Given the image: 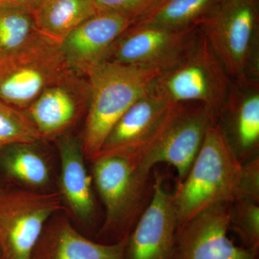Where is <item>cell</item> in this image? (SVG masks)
Segmentation results:
<instances>
[{
	"label": "cell",
	"mask_w": 259,
	"mask_h": 259,
	"mask_svg": "<svg viewBox=\"0 0 259 259\" xmlns=\"http://www.w3.org/2000/svg\"><path fill=\"white\" fill-rule=\"evenodd\" d=\"M231 205L215 204L177 227L174 259H258L259 250L230 238Z\"/></svg>",
	"instance_id": "30bf717a"
},
{
	"label": "cell",
	"mask_w": 259,
	"mask_h": 259,
	"mask_svg": "<svg viewBox=\"0 0 259 259\" xmlns=\"http://www.w3.org/2000/svg\"><path fill=\"white\" fill-rule=\"evenodd\" d=\"M97 13L94 0H42L32 13L37 30L58 44Z\"/></svg>",
	"instance_id": "ac0fdd59"
},
{
	"label": "cell",
	"mask_w": 259,
	"mask_h": 259,
	"mask_svg": "<svg viewBox=\"0 0 259 259\" xmlns=\"http://www.w3.org/2000/svg\"><path fill=\"white\" fill-rule=\"evenodd\" d=\"M177 219L173 194L154 174L151 202L127 238L126 259H174Z\"/></svg>",
	"instance_id": "4fadbf2b"
},
{
	"label": "cell",
	"mask_w": 259,
	"mask_h": 259,
	"mask_svg": "<svg viewBox=\"0 0 259 259\" xmlns=\"http://www.w3.org/2000/svg\"><path fill=\"white\" fill-rule=\"evenodd\" d=\"M239 199H248L259 203L258 156L242 164L236 200Z\"/></svg>",
	"instance_id": "d4e9b609"
},
{
	"label": "cell",
	"mask_w": 259,
	"mask_h": 259,
	"mask_svg": "<svg viewBox=\"0 0 259 259\" xmlns=\"http://www.w3.org/2000/svg\"><path fill=\"white\" fill-rule=\"evenodd\" d=\"M222 0H161L134 23L171 30H191L201 26Z\"/></svg>",
	"instance_id": "d6986e66"
},
{
	"label": "cell",
	"mask_w": 259,
	"mask_h": 259,
	"mask_svg": "<svg viewBox=\"0 0 259 259\" xmlns=\"http://www.w3.org/2000/svg\"><path fill=\"white\" fill-rule=\"evenodd\" d=\"M173 105L150 90L116 122L97 156H125L140 164L161 134Z\"/></svg>",
	"instance_id": "8fae6325"
},
{
	"label": "cell",
	"mask_w": 259,
	"mask_h": 259,
	"mask_svg": "<svg viewBox=\"0 0 259 259\" xmlns=\"http://www.w3.org/2000/svg\"><path fill=\"white\" fill-rule=\"evenodd\" d=\"M127 238L114 243L93 241L67 218L53 217L44 228L31 259H126Z\"/></svg>",
	"instance_id": "2e32d148"
},
{
	"label": "cell",
	"mask_w": 259,
	"mask_h": 259,
	"mask_svg": "<svg viewBox=\"0 0 259 259\" xmlns=\"http://www.w3.org/2000/svg\"><path fill=\"white\" fill-rule=\"evenodd\" d=\"M231 83L226 69L199 28L180 59L158 73L151 90L171 105L202 104L218 118Z\"/></svg>",
	"instance_id": "277c9868"
},
{
	"label": "cell",
	"mask_w": 259,
	"mask_h": 259,
	"mask_svg": "<svg viewBox=\"0 0 259 259\" xmlns=\"http://www.w3.org/2000/svg\"><path fill=\"white\" fill-rule=\"evenodd\" d=\"M36 144L8 146L3 149L4 151L2 157V163L7 175L32 190L46 187L51 180L49 164L35 147Z\"/></svg>",
	"instance_id": "ffe728a7"
},
{
	"label": "cell",
	"mask_w": 259,
	"mask_h": 259,
	"mask_svg": "<svg viewBox=\"0 0 259 259\" xmlns=\"http://www.w3.org/2000/svg\"><path fill=\"white\" fill-rule=\"evenodd\" d=\"M239 236L242 245L259 250V205L248 199L233 201L231 205V231Z\"/></svg>",
	"instance_id": "603a6c76"
},
{
	"label": "cell",
	"mask_w": 259,
	"mask_h": 259,
	"mask_svg": "<svg viewBox=\"0 0 259 259\" xmlns=\"http://www.w3.org/2000/svg\"><path fill=\"white\" fill-rule=\"evenodd\" d=\"M42 0H0V6L22 8L33 13Z\"/></svg>",
	"instance_id": "484cf974"
},
{
	"label": "cell",
	"mask_w": 259,
	"mask_h": 259,
	"mask_svg": "<svg viewBox=\"0 0 259 259\" xmlns=\"http://www.w3.org/2000/svg\"><path fill=\"white\" fill-rule=\"evenodd\" d=\"M216 119L202 104H175L161 134L140 166L153 171L158 163H168L177 170L178 183L182 182L198 154L207 130Z\"/></svg>",
	"instance_id": "ba28073f"
},
{
	"label": "cell",
	"mask_w": 259,
	"mask_h": 259,
	"mask_svg": "<svg viewBox=\"0 0 259 259\" xmlns=\"http://www.w3.org/2000/svg\"><path fill=\"white\" fill-rule=\"evenodd\" d=\"M42 35L32 13L22 8L0 6V61L28 49Z\"/></svg>",
	"instance_id": "44dd1931"
},
{
	"label": "cell",
	"mask_w": 259,
	"mask_h": 259,
	"mask_svg": "<svg viewBox=\"0 0 259 259\" xmlns=\"http://www.w3.org/2000/svg\"><path fill=\"white\" fill-rule=\"evenodd\" d=\"M93 180L105 209L98 242L125 239L151 202L154 175L125 156L99 155L92 161Z\"/></svg>",
	"instance_id": "3957f363"
},
{
	"label": "cell",
	"mask_w": 259,
	"mask_h": 259,
	"mask_svg": "<svg viewBox=\"0 0 259 259\" xmlns=\"http://www.w3.org/2000/svg\"><path fill=\"white\" fill-rule=\"evenodd\" d=\"M59 192L0 189V250L3 259H31L48 222L64 209Z\"/></svg>",
	"instance_id": "8992f818"
},
{
	"label": "cell",
	"mask_w": 259,
	"mask_h": 259,
	"mask_svg": "<svg viewBox=\"0 0 259 259\" xmlns=\"http://www.w3.org/2000/svg\"><path fill=\"white\" fill-rule=\"evenodd\" d=\"M41 140L25 112L0 100V151L15 144H36Z\"/></svg>",
	"instance_id": "7402d4cb"
},
{
	"label": "cell",
	"mask_w": 259,
	"mask_h": 259,
	"mask_svg": "<svg viewBox=\"0 0 259 259\" xmlns=\"http://www.w3.org/2000/svg\"><path fill=\"white\" fill-rule=\"evenodd\" d=\"M0 259H3V258H2L1 250H0Z\"/></svg>",
	"instance_id": "4316f807"
},
{
	"label": "cell",
	"mask_w": 259,
	"mask_h": 259,
	"mask_svg": "<svg viewBox=\"0 0 259 259\" xmlns=\"http://www.w3.org/2000/svg\"><path fill=\"white\" fill-rule=\"evenodd\" d=\"M89 100L88 78L71 69L46 88L24 112L42 140L58 139L87 112Z\"/></svg>",
	"instance_id": "7c38bea8"
},
{
	"label": "cell",
	"mask_w": 259,
	"mask_h": 259,
	"mask_svg": "<svg viewBox=\"0 0 259 259\" xmlns=\"http://www.w3.org/2000/svg\"><path fill=\"white\" fill-rule=\"evenodd\" d=\"M218 120L242 163L258 156L259 81H232Z\"/></svg>",
	"instance_id": "9a60e30c"
},
{
	"label": "cell",
	"mask_w": 259,
	"mask_h": 259,
	"mask_svg": "<svg viewBox=\"0 0 259 259\" xmlns=\"http://www.w3.org/2000/svg\"><path fill=\"white\" fill-rule=\"evenodd\" d=\"M199 28L175 30L134 23L116 39L104 61L161 71L180 59Z\"/></svg>",
	"instance_id": "9c48e42d"
},
{
	"label": "cell",
	"mask_w": 259,
	"mask_h": 259,
	"mask_svg": "<svg viewBox=\"0 0 259 259\" xmlns=\"http://www.w3.org/2000/svg\"><path fill=\"white\" fill-rule=\"evenodd\" d=\"M57 145L61 161L59 193L75 217L83 222L91 221L96 212V202L81 139L64 134L58 138Z\"/></svg>",
	"instance_id": "e0dca14e"
},
{
	"label": "cell",
	"mask_w": 259,
	"mask_h": 259,
	"mask_svg": "<svg viewBox=\"0 0 259 259\" xmlns=\"http://www.w3.org/2000/svg\"><path fill=\"white\" fill-rule=\"evenodd\" d=\"M242 164L216 119L190 171L173 194L177 227L209 207L236 200Z\"/></svg>",
	"instance_id": "6da1fadb"
},
{
	"label": "cell",
	"mask_w": 259,
	"mask_h": 259,
	"mask_svg": "<svg viewBox=\"0 0 259 259\" xmlns=\"http://www.w3.org/2000/svg\"><path fill=\"white\" fill-rule=\"evenodd\" d=\"M71 69L60 44L42 35L28 49L0 61V100L25 111Z\"/></svg>",
	"instance_id": "52a82bcc"
},
{
	"label": "cell",
	"mask_w": 259,
	"mask_h": 259,
	"mask_svg": "<svg viewBox=\"0 0 259 259\" xmlns=\"http://www.w3.org/2000/svg\"><path fill=\"white\" fill-rule=\"evenodd\" d=\"M97 13L125 15L135 22L152 10L161 0H94Z\"/></svg>",
	"instance_id": "cb8c5ba5"
},
{
	"label": "cell",
	"mask_w": 259,
	"mask_h": 259,
	"mask_svg": "<svg viewBox=\"0 0 259 259\" xmlns=\"http://www.w3.org/2000/svg\"><path fill=\"white\" fill-rule=\"evenodd\" d=\"M159 72L103 61L85 74L90 100L81 142L87 160L92 162L97 157L116 122L151 90Z\"/></svg>",
	"instance_id": "7a4b0ae2"
},
{
	"label": "cell",
	"mask_w": 259,
	"mask_h": 259,
	"mask_svg": "<svg viewBox=\"0 0 259 259\" xmlns=\"http://www.w3.org/2000/svg\"><path fill=\"white\" fill-rule=\"evenodd\" d=\"M200 28L232 81H259L257 0H222Z\"/></svg>",
	"instance_id": "5b68a950"
},
{
	"label": "cell",
	"mask_w": 259,
	"mask_h": 259,
	"mask_svg": "<svg viewBox=\"0 0 259 259\" xmlns=\"http://www.w3.org/2000/svg\"><path fill=\"white\" fill-rule=\"evenodd\" d=\"M134 19L113 13H96L78 25L60 44L71 69L85 75L103 62L109 49Z\"/></svg>",
	"instance_id": "5bb4252c"
}]
</instances>
